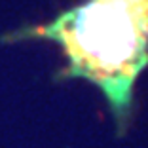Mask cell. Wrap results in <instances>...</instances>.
Returning <instances> with one entry per match:
<instances>
[{
  "label": "cell",
  "instance_id": "cell-1",
  "mask_svg": "<svg viewBox=\"0 0 148 148\" xmlns=\"http://www.w3.org/2000/svg\"><path fill=\"white\" fill-rule=\"evenodd\" d=\"M36 34L59 44L69 72L95 84L123 118L148 65V0H87Z\"/></svg>",
  "mask_w": 148,
  "mask_h": 148
}]
</instances>
